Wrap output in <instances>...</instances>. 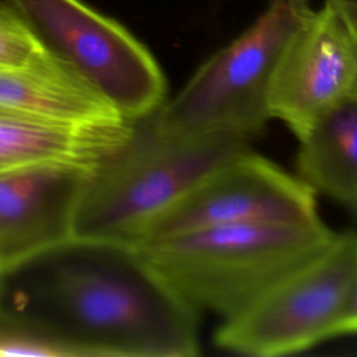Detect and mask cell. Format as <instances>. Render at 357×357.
Here are the masks:
<instances>
[{
  "label": "cell",
  "mask_w": 357,
  "mask_h": 357,
  "mask_svg": "<svg viewBox=\"0 0 357 357\" xmlns=\"http://www.w3.org/2000/svg\"><path fill=\"white\" fill-rule=\"evenodd\" d=\"M45 284L56 311L54 335L88 357H194L198 310L177 294L126 244L75 243Z\"/></svg>",
  "instance_id": "cell-1"
},
{
  "label": "cell",
  "mask_w": 357,
  "mask_h": 357,
  "mask_svg": "<svg viewBox=\"0 0 357 357\" xmlns=\"http://www.w3.org/2000/svg\"><path fill=\"white\" fill-rule=\"evenodd\" d=\"M337 233L311 223H238L128 243L198 311L230 318L326 250Z\"/></svg>",
  "instance_id": "cell-2"
},
{
  "label": "cell",
  "mask_w": 357,
  "mask_h": 357,
  "mask_svg": "<svg viewBox=\"0 0 357 357\" xmlns=\"http://www.w3.org/2000/svg\"><path fill=\"white\" fill-rule=\"evenodd\" d=\"M127 138L88 174L75 206L71 241L123 244L212 172L250 149L229 137L174 141L141 119Z\"/></svg>",
  "instance_id": "cell-3"
},
{
  "label": "cell",
  "mask_w": 357,
  "mask_h": 357,
  "mask_svg": "<svg viewBox=\"0 0 357 357\" xmlns=\"http://www.w3.org/2000/svg\"><path fill=\"white\" fill-rule=\"evenodd\" d=\"M311 10L308 0H269L266 10L212 54L183 89L139 117L155 135L185 141L229 137L250 141L271 117L278 63Z\"/></svg>",
  "instance_id": "cell-4"
},
{
  "label": "cell",
  "mask_w": 357,
  "mask_h": 357,
  "mask_svg": "<svg viewBox=\"0 0 357 357\" xmlns=\"http://www.w3.org/2000/svg\"><path fill=\"white\" fill-rule=\"evenodd\" d=\"M42 46L91 84L123 117L135 120L166 99L151 52L120 22L81 0H3Z\"/></svg>",
  "instance_id": "cell-5"
},
{
  "label": "cell",
  "mask_w": 357,
  "mask_h": 357,
  "mask_svg": "<svg viewBox=\"0 0 357 357\" xmlns=\"http://www.w3.org/2000/svg\"><path fill=\"white\" fill-rule=\"evenodd\" d=\"M356 269L357 234L337 233L326 250L223 319L215 344L236 354L275 357L333 337Z\"/></svg>",
  "instance_id": "cell-6"
},
{
  "label": "cell",
  "mask_w": 357,
  "mask_h": 357,
  "mask_svg": "<svg viewBox=\"0 0 357 357\" xmlns=\"http://www.w3.org/2000/svg\"><path fill=\"white\" fill-rule=\"evenodd\" d=\"M317 220L312 187L248 149L145 222L123 244L225 225Z\"/></svg>",
  "instance_id": "cell-7"
},
{
  "label": "cell",
  "mask_w": 357,
  "mask_h": 357,
  "mask_svg": "<svg viewBox=\"0 0 357 357\" xmlns=\"http://www.w3.org/2000/svg\"><path fill=\"white\" fill-rule=\"evenodd\" d=\"M357 96V46L336 8L310 10L287 43L269 91L271 117L301 139L340 103Z\"/></svg>",
  "instance_id": "cell-8"
},
{
  "label": "cell",
  "mask_w": 357,
  "mask_h": 357,
  "mask_svg": "<svg viewBox=\"0 0 357 357\" xmlns=\"http://www.w3.org/2000/svg\"><path fill=\"white\" fill-rule=\"evenodd\" d=\"M89 170L38 162L0 172V275L71 241Z\"/></svg>",
  "instance_id": "cell-9"
},
{
  "label": "cell",
  "mask_w": 357,
  "mask_h": 357,
  "mask_svg": "<svg viewBox=\"0 0 357 357\" xmlns=\"http://www.w3.org/2000/svg\"><path fill=\"white\" fill-rule=\"evenodd\" d=\"M0 107L63 126L128 121L91 84L56 57L17 70H0Z\"/></svg>",
  "instance_id": "cell-10"
},
{
  "label": "cell",
  "mask_w": 357,
  "mask_h": 357,
  "mask_svg": "<svg viewBox=\"0 0 357 357\" xmlns=\"http://www.w3.org/2000/svg\"><path fill=\"white\" fill-rule=\"evenodd\" d=\"M130 126H63L0 107V172L38 162L92 169L127 138Z\"/></svg>",
  "instance_id": "cell-11"
},
{
  "label": "cell",
  "mask_w": 357,
  "mask_h": 357,
  "mask_svg": "<svg viewBox=\"0 0 357 357\" xmlns=\"http://www.w3.org/2000/svg\"><path fill=\"white\" fill-rule=\"evenodd\" d=\"M298 141L300 178L346 204L357 192V96L326 113Z\"/></svg>",
  "instance_id": "cell-12"
},
{
  "label": "cell",
  "mask_w": 357,
  "mask_h": 357,
  "mask_svg": "<svg viewBox=\"0 0 357 357\" xmlns=\"http://www.w3.org/2000/svg\"><path fill=\"white\" fill-rule=\"evenodd\" d=\"M0 356L88 357L78 346L1 311Z\"/></svg>",
  "instance_id": "cell-13"
},
{
  "label": "cell",
  "mask_w": 357,
  "mask_h": 357,
  "mask_svg": "<svg viewBox=\"0 0 357 357\" xmlns=\"http://www.w3.org/2000/svg\"><path fill=\"white\" fill-rule=\"evenodd\" d=\"M50 57L25 21L0 0V70L26 68Z\"/></svg>",
  "instance_id": "cell-14"
},
{
  "label": "cell",
  "mask_w": 357,
  "mask_h": 357,
  "mask_svg": "<svg viewBox=\"0 0 357 357\" xmlns=\"http://www.w3.org/2000/svg\"><path fill=\"white\" fill-rule=\"evenodd\" d=\"M347 333H357V269L350 282L335 329V336Z\"/></svg>",
  "instance_id": "cell-15"
},
{
  "label": "cell",
  "mask_w": 357,
  "mask_h": 357,
  "mask_svg": "<svg viewBox=\"0 0 357 357\" xmlns=\"http://www.w3.org/2000/svg\"><path fill=\"white\" fill-rule=\"evenodd\" d=\"M329 1L339 15L342 17L346 28L349 29L357 46V0H326Z\"/></svg>",
  "instance_id": "cell-16"
},
{
  "label": "cell",
  "mask_w": 357,
  "mask_h": 357,
  "mask_svg": "<svg viewBox=\"0 0 357 357\" xmlns=\"http://www.w3.org/2000/svg\"><path fill=\"white\" fill-rule=\"evenodd\" d=\"M346 206H349V209L354 213V216L357 218V192L344 204Z\"/></svg>",
  "instance_id": "cell-17"
}]
</instances>
